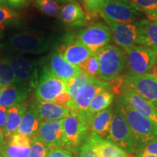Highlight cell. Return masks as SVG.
Here are the masks:
<instances>
[{
  "mask_svg": "<svg viewBox=\"0 0 157 157\" xmlns=\"http://www.w3.org/2000/svg\"><path fill=\"white\" fill-rule=\"evenodd\" d=\"M98 60L97 78L102 81L117 82L122 78L127 69V58L124 49L114 44H109L96 53Z\"/></svg>",
  "mask_w": 157,
  "mask_h": 157,
  "instance_id": "1",
  "label": "cell"
},
{
  "mask_svg": "<svg viewBox=\"0 0 157 157\" xmlns=\"http://www.w3.org/2000/svg\"><path fill=\"white\" fill-rule=\"evenodd\" d=\"M51 46V39L32 31L16 32L0 44V48L14 55H41Z\"/></svg>",
  "mask_w": 157,
  "mask_h": 157,
  "instance_id": "2",
  "label": "cell"
},
{
  "mask_svg": "<svg viewBox=\"0 0 157 157\" xmlns=\"http://www.w3.org/2000/svg\"><path fill=\"white\" fill-rule=\"evenodd\" d=\"M106 139L119 146L129 156H134L138 153V145L124 115L120 101L117 98L113 102L112 121Z\"/></svg>",
  "mask_w": 157,
  "mask_h": 157,
  "instance_id": "3",
  "label": "cell"
},
{
  "mask_svg": "<svg viewBox=\"0 0 157 157\" xmlns=\"http://www.w3.org/2000/svg\"><path fill=\"white\" fill-rule=\"evenodd\" d=\"M63 148L76 154L86 137L90 133L87 121L79 114L71 111L63 119Z\"/></svg>",
  "mask_w": 157,
  "mask_h": 157,
  "instance_id": "4",
  "label": "cell"
},
{
  "mask_svg": "<svg viewBox=\"0 0 157 157\" xmlns=\"http://www.w3.org/2000/svg\"><path fill=\"white\" fill-rule=\"evenodd\" d=\"M120 103L124 115L137 141L140 151L143 145L157 137V125L127 104L121 101Z\"/></svg>",
  "mask_w": 157,
  "mask_h": 157,
  "instance_id": "5",
  "label": "cell"
},
{
  "mask_svg": "<svg viewBox=\"0 0 157 157\" xmlns=\"http://www.w3.org/2000/svg\"><path fill=\"white\" fill-rule=\"evenodd\" d=\"M13 68L16 82L34 89L44 68L42 60L15 55L7 58Z\"/></svg>",
  "mask_w": 157,
  "mask_h": 157,
  "instance_id": "6",
  "label": "cell"
},
{
  "mask_svg": "<svg viewBox=\"0 0 157 157\" xmlns=\"http://www.w3.org/2000/svg\"><path fill=\"white\" fill-rule=\"evenodd\" d=\"M124 50L127 63L123 77L150 73L157 62V55L143 46L135 45Z\"/></svg>",
  "mask_w": 157,
  "mask_h": 157,
  "instance_id": "7",
  "label": "cell"
},
{
  "mask_svg": "<svg viewBox=\"0 0 157 157\" xmlns=\"http://www.w3.org/2000/svg\"><path fill=\"white\" fill-rule=\"evenodd\" d=\"M76 40L96 54L101 49L110 44L112 40L111 29L107 24L96 22L77 32H74Z\"/></svg>",
  "mask_w": 157,
  "mask_h": 157,
  "instance_id": "8",
  "label": "cell"
},
{
  "mask_svg": "<svg viewBox=\"0 0 157 157\" xmlns=\"http://www.w3.org/2000/svg\"><path fill=\"white\" fill-rule=\"evenodd\" d=\"M34 90L37 101L54 102L60 94L67 92V85L55 75L48 66H44Z\"/></svg>",
  "mask_w": 157,
  "mask_h": 157,
  "instance_id": "9",
  "label": "cell"
},
{
  "mask_svg": "<svg viewBox=\"0 0 157 157\" xmlns=\"http://www.w3.org/2000/svg\"><path fill=\"white\" fill-rule=\"evenodd\" d=\"M113 93L117 94V98L119 101L127 104L157 125L156 110L150 103L126 85L123 81L118 83L117 85L113 86Z\"/></svg>",
  "mask_w": 157,
  "mask_h": 157,
  "instance_id": "10",
  "label": "cell"
},
{
  "mask_svg": "<svg viewBox=\"0 0 157 157\" xmlns=\"http://www.w3.org/2000/svg\"><path fill=\"white\" fill-rule=\"evenodd\" d=\"M105 89L113 90V84L102 81L100 78L92 76L90 82L82 88L76 98L71 103L69 109L87 121V111L90 103L98 93Z\"/></svg>",
  "mask_w": 157,
  "mask_h": 157,
  "instance_id": "11",
  "label": "cell"
},
{
  "mask_svg": "<svg viewBox=\"0 0 157 157\" xmlns=\"http://www.w3.org/2000/svg\"><path fill=\"white\" fill-rule=\"evenodd\" d=\"M124 83L157 111V76L151 73L123 77Z\"/></svg>",
  "mask_w": 157,
  "mask_h": 157,
  "instance_id": "12",
  "label": "cell"
},
{
  "mask_svg": "<svg viewBox=\"0 0 157 157\" xmlns=\"http://www.w3.org/2000/svg\"><path fill=\"white\" fill-rule=\"evenodd\" d=\"M99 15L105 21L121 23H135L142 19L141 13L130 5L117 2L113 0H105Z\"/></svg>",
  "mask_w": 157,
  "mask_h": 157,
  "instance_id": "13",
  "label": "cell"
},
{
  "mask_svg": "<svg viewBox=\"0 0 157 157\" xmlns=\"http://www.w3.org/2000/svg\"><path fill=\"white\" fill-rule=\"evenodd\" d=\"M56 50L68 63L79 66L94 55L87 48L76 40L74 33L65 36L63 41L57 46Z\"/></svg>",
  "mask_w": 157,
  "mask_h": 157,
  "instance_id": "14",
  "label": "cell"
},
{
  "mask_svg": "<svg viewBox=\"0 0 157 157\" xmlns=\"http://www.w3.org/2000/svg\"><path fill=\"white\" fill-rule=\"evenodd\" d=\"M105 22L111 29L112 39L117 46L126 50L138 45V21L129 23H121L110 21H105Z\"/></svg>",
  "mask_w": 157,
  "mask_h": 157,
  "instance_id": "15",
  "label": "cell"
},
{
  "mask_svg": "<svg viewBox=\"0 0 157 157\" xmlns=\"http://www.w3.org/2000/svg\"><path fill=\"white\" fill-rule=\"evenodd\" d=\"M61 120L42 121L36 136L48 149L63 148Z\"/></svg>",
  "mask_w": 157,
  "mask_h": 157,
  "instance_id": "16",
  "label": "cell"
},
{
  "mask_svg": "<svg viewBox=\"0 0 157 157\" xmlns=\"http://www.w3.org/2000/svg\"><path fill=\"white\" fill-rule=\"evenodd\" d=\"M47 66L55 75L66 82V85L82 72L78 66H74L66 61L56 50L50 55L49 64Z\"/></svg>",
  "mask_w": 157,
  "mask_h": 157,
  "instance_id": "17",
  "label": "cell"
},
{
  "mask_svg": "<svg viewBox=\"0 0 157 157\" xmlns=\"http://www.w3.org/2000/svg\"><path fill=\"white\" fill-rule=\"evenodd\" d=\"M62 23L68 28H78L86 25L87 15L77 2H70L63 6L58 15Z\"/></svg>",
  "mask_w": 157,
  "mask_h": 157,
  "instance_id": "18",
  "label": "cell"
},
{
  "mask_svg": "<svg viewBox=\"0 0 157 157\" xmlns=\"http://www.w3.org/2000/svg\"><path fill=\"white\" fill-rule=\"evenodd\" d=\"M31 90L28 86L18 83L2 87L0 96V106L8 109L17 104L24 103Z\"/></svg>",
  "mask_w": 157,
  "mask_h": 157,
  "instance_id": "19",
  "label": "cell"
},
{
  "mask_svg": "<svg viewBox=\"0 0 157 157\" xmlns=\"http://www.w3.org/2000/svg\"><path fill=\"white\" fill-rule=\"evenodd\" d=\"M33 105L38 111L42 121L61 120L71 111L69 108L63 106L54 102L36 100Z\"/></svg>",
  "mask_w": 157,
  "mask_h": 157,
  "instance_id": "20",
  "label": "cell"
},
{
  "mask_svg": "<svg viewBox=\"0 0 157 157\" xmlns=\"http://www.w3.org/2000/svg\"><path fill=\"white\" fill-rule=\"evenodd\" d=\"M138 45L153 51L157 55V21L148 18L138 21Z\"/></svg>",
  "mask_w": 157,
  "mask_h": 157,
  "instance_id": "21",
  "label": "cell"
},
{
  "mask_svg": "<svg viewBox=\"0 0 157 157\" xmlns=\"http://www.w3.org/2000/svg\"><path fill=\"white\" fill-rule=\"evenodd\" d=\"M113 113V103L108 109L100 111L90 117L88 121L90 132L103 139L109 135Z\"/></svg>",
  "mask_w": 157,
  "mask_h": 157,
  "instance_id": "22",
  "label": "cell"
},
{
  "mask_svg": "<svg viewBox=\"0 0 157 157\" xmlns=\"http://www.w3.org/2000/svg\"><path fill=\"white\" fill-rule=\"evenodd\" d=\"M87 138L99 157H133L107 139H103L90 132Z\"/></svg>",
  "mask_w": 157,
  "mask_h": 157,
  "instance_id": "23",
  "label": "cell"
},
{
  "mask_svg": "<svg viewBox=\"0 0 157 157\" xmlns=\"http://www.w3.org/2000/svg\"><path fill=\"white\" fill-rule=\"evenodd\" d=\"M28 109V105L25 103H21L13 105L7 109V122L4 134L5 139L10 138L17 132L23 117Z\"/></svg>",
  "mask_w": 157,
  "mask_h": 157,
  "instance_id": "24",
  "label": "cell"
},
{
  "mask_svg": "<svg viewBox=\"0 0 157 157\" xmlns=\"http://www.w3.org/2000/svg\"><path fill=\"white\" fill-rule=\"evenodd\" d=\"M41 123L42 120L39 117L38 111L32 105L30 108H28L25 113L17 132L31 138L36 135Z\"/></svg>",
  "mask_w": 157,
  "mask_h": 157,
  "instance_id": "25",
  "label": "cell"
},
{
  "mask_svg": "<svg viewBox=\"0 0 157 157\" xmlns=\"http://www.w3.org/2000/svg\"><path fill=\"white\" fill-rule=\"evenodd\" d=\"M114 93L112 89H105L98 93L90 103L87 111V121L93 115L108 109L114 102Z\"/></svg>",
  "mask_w": 157,
  "mask_h": 157,
  "instance_id": "26",
  "label": "cell"
},
{
  "mask_svg": "<svg viewBox=\"0 0 157 157\" xmlns=\"http://www.w3.org/2000/svg\"><path fill=\"white\" fill-rule=\"evenodd\" d=\"M31 146L19 144L10 139H5L0 144L2 157H29Z\"/></svg>",
  "mask_w": 157,
  "mask_h": 157,
  "instance_id": "27",
  "label": "cell"
},
{
  "mask_svg": "<svg viewBox=\"0 0 157 157\" xmlns=\"http://www.w3.org/2000/svg\"><path fill=\"white\" fill-rule=\"evenodd\" d=\"M129 5L140 13H145L148 19L157 21V0H130Z\"/></svg>",
  "mask_w": 157,
  "mask_h": 157,
  "instance_id": "28",
  "label": "cell"
},
{
  "mask_svg": "<svg viewBox=\"0 0 157 157\" xmlns=\"http://www.w3.org/2000/svg\"><path fill=\"white\" fill-rule=\"evenodd\" d=\"M20 22V15L14 10L7 6H0V29L2 30L5 27L18 25Z\"/></svg>",
  "mask_w": 157,
  "mask_h": 157,
  "instance_id": "29",
  "label": "cell"
},
{
  "mask_svg": "<svg viewBox=\"0 0 157 157\" xmlns=\"http://www.w3.org/2000/svg\"><path fill=\"white\" fill-rule=\"evenodd\" d=\"M90 76L84 72H82L79 75L76 76L72 82H71L67 85V92L71 98V102L76 98L80 91L84 86L90 82Z\"/></svg>",
  "mask_w": 157,
  "mask_h": 157,
  "instance_id": "30",
  "label": "cell"
},
{
  "mask_svg": "<svg viewBox=\"0 0 157 157\" xmlns=\"http://www.w3.org/2000/svg\"><path fill=\"white\" fill-rule=\"evenodd\" d=\"M36 7L44 14L50 17H57L60 14V7L56 0H34Z\"/></svg>",
  "mask_w": 157,
  "mask_h": 157,
  "instance_id": "31",
  "label": "cell"
},
{
  "mask_svg": "<svg viewBox=\"0 0 157 157\" xmlns=\"http://www.w3.org/2000/svg\"><path fill=\"white\" fill-rule=\"evenodd\" d=\"M15 83L16 79L7 58L0 60V86L5 87Z\"/></svg>",
  "mask_w": 157,
  "mask_h": 157,
  "instance_id": "32",
  "label": "cell"
},
{
  "mask_svg": "<svg viewBox=\"0 0 157 157\" xmlns=\"http://www.w3.org/2000/svg\"><path fill=\"white\" fill-rule=\"evenodd\" d=\"M48 148L36 136L31 137L30 153L29 157H46Z\"/></svg>",
  "mask_w": 157,
  "mask_h": 157,
  "instance_id": "33",
  "label": "cell"
},
{
  "mask_svg": "<svg viewBox=\"0 0 157 157\" xmlns=\"http://www.w3.org/2000/svg\"><path fill=\"white\" fill-rule=\"evenodd\" d=\"M78 67L82 72H84L93 77H97L98 73V60L96 54L90 57Z\"/></svg>",
  "mask_w": 157,
  "mask_h": 157,
  "instance_id": "34",
  "label": "cell"
},
{
  "mask_svg": "<svg viewBox=\"0 0 157 157\" xmlns=\"http://www.w3.org/2000/svg\"><path fill=\"white\" fill-rule=\"evenodd\" d=\"M86 12L90 15H97L105 0H82Z\"/></svg>",
  "mask_w": 157,
  "mask_h": 157,
  "instance_id": "35",
  "label": "cell"
},
{
  "mask_svg": "<svg viewBox=\"0 0 157 157\" xmlns=\"http://www.w3.org/2000/svg\"><path fill=\"white\" fill-rule=\"evenodd\" d=\"M76 156L77 157H99L95 151L94 150L87 137H86L82 146L78 148V151L76 153Z\"/></svg>",
  "mask_w": 157,
  "mask_h": 157,
  "instance_id": "36",
  "label": "cell"
},
{
  "mask_svg": "<svg viewBox=\"0 0 157 157\" xmlns=\"http://www.w3.org/2000/svg\"><path fill=\"white\" fill-rule=\"evenodd\" d=\"M46 157H77V156L64 148H54L48 149Z\"/></svg>",
  "mask_w": 157,
  "mask_h": 157,
  "instance_id": "37",
  "label": "cell"
},
{
  "mask_svg": "<svg viewBox=\"0 0 157 157\" xmlns=\"http://www.w3.org/2000/svg\"><path fill=\"white\" fill-rule=\"evenodd\" d=\"M148 154L157 156V137L153 138L152 140H149L139 151L138 154Z\"/></svg>",
  "mask_w": 157,
  "mask_h": 157,
  "instance_id": "38",
  "label": "cell"
},
{
  "mask_svg": "<svg viewBox=\"0 0 157 157\" xmlns=\"http://www.w3.org/2000/svg\"><path fill=\"white\" fill-rule=\"evenodd\" d=\"M28 0H5V5L10 9H19L26 5Z\"/></svg>",
  "mask_w": 157,
  "mask_h": 157,
  "instance_id": "39",
  "label": "cell"
},
{
  "mask_svg": "<svg viewBox=\"0 0 157 157\" xmlns=\"http://www.w3.org/2000/svg\"><path fill=\"white\" fill-rule=\"evenodd\" d=\"M7 109L0 106V129L5 132L6 122H7Z\"/></svg>",
  "mask_w": 157,
  "mask_h": 157,
  "instance_id": "40",
  "label": "cell"
},
{
  "mask_svg": "<svg viewBox=\"0 0 157 157\" xmlns=\"http://www.w3.org/2000/svg\"><path fill=\"white\" fill-rule=\"evenodd\" d=\"M135 157H157V156H155V155H152V154H143V153H140V154H137L135 155Z\"/></svg>",
  "mask_w": 157,
  "mask_h": 157,
  "instance_id": "41",
  "label": "cell"
},
{
  "mask_svg": "<svg viewBox=\"0 0 157 157\" xmlns=\"http://www.w3.org/2000/svg\"><path fill=\"white\" fill-rule=\"evenodd\" d=\"M5 140V134H4L3 131L0 129V144H1V143H2Z\"/></svg>",
  "mask_w": 157,
  "mask_h": 157,
  "instance_id": "42",
  "label": "cell"
},
{
  "mask_svg": "<svg viewBox=\"0 0 157 157\" xmlns=\"http://www.w3.org/2000/svg\"><path fill=\"white\" fill-rule=\"evenodd\" d=\"M57 2H76L80 1V0H56Z\"/></svg>",
  "mask_w": 157,
  "mask_h": 157,
  "instance_id": "43",
  "label": "cell"
},
{
  "mask_svg": "<svg viewBox=\"0 0 157 157\" xmlns=\"http://www.w3.org/2000/svg\"><path fill=\"white\" fill-rule=\"evenodd\" d=\"M113 1L124 4H128V5H129V2H130V0H113Z\"/></svg>",
  "mask_w": 157,
  "mask_h": 157,
  "instance_id": "44",
  "label": "cell"
},
{
  "mask_svg": "<svg viewBox=\"0 0 157 157\" xmlns=\"http://www.w3.org/2000/svg\"><path fill=\"white\" fill-rule=\"evenodd\" d=\"M0 6H6L5 0H0Z\"/></svg>",
  "mask_w": 157,
  "mask_h": 157,
  "instance_id": "45",
  "label": "cell"
},
{
  "mask_svg": "<svg viewBox=\"0 0 157 157\" xmlns=\"http://www.w3.org/2000/svg\"><path fill=\"white\" fill-rule=\"evenodd\" d=\"M2 30L1 29H0V38H1L2 36V35H3V34H2Z\"/></svg>",
  "mask_w": 157,
  "mask_h": 157,
  "instance_id": "46",
  "label": "cell"
},
{
  "mask_svg": "<svg viewBox=\"0 0 157 157\" xmlns=\"http://www.w3.org/2000/svg\"><path fill=\"white\" fill-rule=\"evenodd\" d=\"M2 87L0 86V96H1V93H2Z\"/></svg>",
  "mask_w": 157,
  "mask_h": 157,
  "instance_id": "47",
  "label": "cell"
},
{
  "mask_svg": "<svg viewBox=\"0 0 157 157\" xmlns=\"http://www.w3.org/2000/svg\"><path fill=\"white\" fill-rule=\"evenodd\" d=\"M0 156H1V155H0Z\"/></svg>",
  "mask_w": 157,
  "mask_h": 157,
  "instance_id": "48",
  "label": "cell"
},
{
  "mask_svg": "<svg viewBox=\"0 0 157 157\" xmlns=\"http://www.w3.org/2000/svg\"><path fill=\"white\" fill-rule=\"evenodd\" d=\"M0 157H2V156H0Z\"/></svg>",
  "mask_w": 157,
  "mask_h": 157,
  "instance_id": "49",
  "label": "cell"
}]
</instances>
